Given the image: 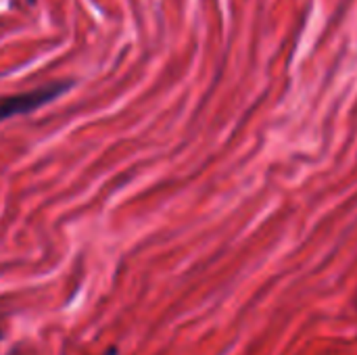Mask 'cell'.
<instances>
[{"instance_id":"1","label":"cell","mask_w":357,"mask_h":355,"mask_svg":"<svg viewBox=\"0 0 357 355\" xmlns=\"http://www.w3.org/2000/svg\"><path fill=\"white\" fill-rule=\"evenodd\" d=\"M65 90H69V84L61 82V84H50V86H44V88L31 90V92L0 98V121H4L13 115H23V113L36 111V109L44 107L46 103L54 100L56 96H61Z\"/></svg>"},{"instance_id":"2","label":"cell","mask_w":357,"mask_h":355,"mask_svg":"<svg viewBox=\"0 0 357 355\" xmlns=\"http://www.w3.org/2000/svg\"><path fill=\"white\" fill-rule=\"evenodd\" d=\"M117 354H119V352H117L115 347H111V349H107V354L105 355H117Z\"/></svg>"},{"instance_id":"3","label":"cell","mask_w":357,"mask_h":355,"mask_svg":"<svg viewBox=\"0 0 357 355\" xmlns=\"http://www.w3.org/2000/svg\"><path fill=\"white\" fill-rule=\"evenodd\" d=\"M29 2H36V0H29Z\"/></svg>"}]
</instances>
